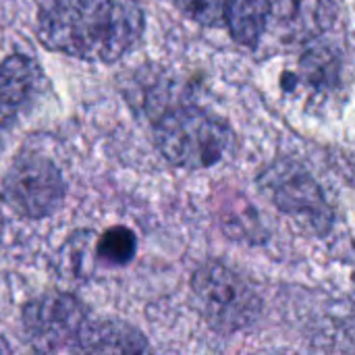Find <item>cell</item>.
<instances>
[{
	"label": "cell",
	"mask_w": 355,
	"mask_h": 355,
	"mask_svg": "<svg viewBox=\"0 0 355 355\" xmlns=\"http://www.w3.org/2000/svg\"><path fill=\"white\" fill-rule=\"evenodd\" d=\"M0 198L23 218H46L62 204L64 181L48 158L19 156L2 181Z\"/></svg>",
	"instance_id": "obj_6"
},
{
	"label": "cell",
	"mask_w": 355,
	"mask_h": 355,
	"mask_svg": "<svg viewBox=\"0 0 355 355\" xmlns=\"http://www.w3.org/2000/svg\"><path fill=\"white\" fill-rule=\"evenodd\" d=\"M137 0H50L37 17V35L54 52L94 62L125 56L144 33Z\"/></svg>",
	"instance_id": "obj_1"
},
{
	"label": "cell",
	"mask_w": 355,
	"mask_h": 355,
	"mask_svg": "<svg viewBox=\"0 0 355 355\" xmlns=\"http://www.w3.org/2000/svg\"><path fill=\"white\" fill-rule=\"evenodd\" d=\"M42 75L33 60L12 54L0 62V127L8 125L40 92Z\"/></svg>",
	"instance_id": "obj_8"
},
{
	"label": "cell",
	"mask_w": 355,
	"mask_h": 355,
	"mask_svg": "<svg viewBox=\"0 0 355 355\" xmlns=\"http://www.w3.org/2000/svg\"><path fill=\"white\" fill-rule=\"evenodd\" d=\"M191 287L206 320L218 331H243L260 316L262 302L254 285L223 262L200 266L191 279Z\"/></svg>",
	"instance_id": "obj_3"
},
{
	"label": "cell",
	"mask_w": 355,
	"mask_h": 355,
	"mask_svg": "<svg viewBox=\"0 0 355 355\" xmlns=\"http://www.w3.org/2000/svg\"><path fill=\"white\" fill-rule=\"evenodd\" d=\"M337 19L335 0H270L275 33L287 42H312L333 27Z\"/></svg>",
	"instance_id": "obj_7"
},
{
	"label": "cell",
	"mask_w": 355,
	"mask_h": 355,
	"mask_svg": "<svg viewBox=\"0 0 355 355\" xmlns=\"http://www.w3.org/2000/svg\"><path fill=\"white\" fill-rule=\"evenodd\" d=\"M135 248H137L135 235L127 227H112L100 237L98 256L108 264L121 266L135 256Z\"/></svg>",
	"instance_id": "obj_12"
},
{
	"label": "cell",
	"mask_w": 355,
	"mask_h": 355,
	"mask_svg": "<svg viewBox=\"0 0 355 355\" xmlns=\"http://www.w3.org/2000/svg\"><path fill=\"white\" fill-rule=\"evenodd\" d=\"M270 0H229L225 25L235 42L256 46L268 27Z\"/></svg>",
	"instance_id": "obj_10"
},
{
	"label": "cell",
	"mask_w": 355,
	"mask_h": 355,
	"mask_svg": "<svg viewBox=\"0 0 355 355\" xmlns=\"http://www.w3.org/2000/svg\"><path fill=\"white\" fill-rule=\"evenodd\" d=\"M181 12H185L196 23L218 27L225 25L229 0H173Z\"/></svg>",
	"instance_id": "obj_13"
},
{
	"label": "cell",
	"mask_w": 355,
	"mask_h": 355,
	"mask_svg": "<svg viewBox=\"0 0 355 355\" xmlns=\"http://www.w3.org/2000/svg\"><path fill=\"white\" fill-rule=\"evenodd\" d=\"M92 322L85 304L67 293L42 295L23 310L25 335L42 354H83Z\"/></svg>",
	"instance_id": "obj_4"
},
{
	"label": "cell",
	"mask_w": 355,
	"mask_h": 355,
	"mask_svg": "<svg viewBox=\"0 0 355 355\" xmlns=\"http://www.w3.org/2000/svg\"><path fill=\"white\" fill-rule=\"evenodd\" d=\"M300 73H302L304 83H310L316 89H331L337 85V79H339L337 56L329 48L316 46L308 54H304Z\"/></svg>",
	"instance_id": "obj_11"
},
{
	"label": "cell",
	"mask_w": 355,
	"mask_h": 355,
	"mask_svg": "<svg viewBox=\"0 0 355 355\" xmlns=\"http://www.w3.org/2000/svg\"><path fill=\"white\" fill-rule=\"evenodd\" d=\"M258 185L283 214L308 233L324 235L333 227V208L322 187L304 166L291 160H277L260 173Z\"/></svg>",
	"instance_id": "obj_5"
},
{
	"label": "cell",
	"mask_w": 355,
	"mask_h": 355,
	"mask_svg": "<svg viewBox=\"0 0 355 355\" xmlns=\"http://www.w3.org/2000/svg\"><path fill=\"white\" fill-rule=\"evenodd\" d=\"M148 349L139 331L114 320H94L83 343V354H144Z\"/></svg>",
	"instance_id": "obj_9"
},
{
	"label": "cell",
	"mask_w": 355,
	"mask_h": 355,
	"mask_svg": "<svg viewBox=\"0 0 355 355\" xmlns=\"http://www.w3.org/2000/svg\"><path fill=\"white\" fill-rule=\"evenodd\" d=\"M154 139L171 164L200 171L223 160L233 144V133L218 116L196 106H179L156 123Z\"/></svg>",
	"instance_id": "obj_2"
}]
</instances>
